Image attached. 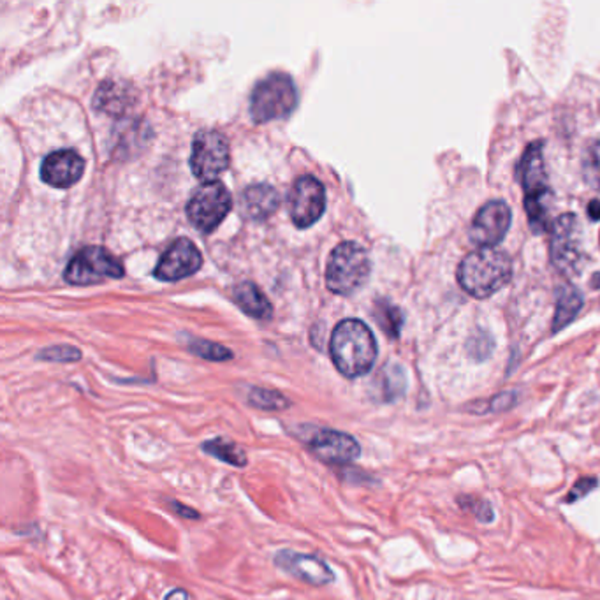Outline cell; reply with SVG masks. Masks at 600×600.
I'll list each match as a JSON object with an SVG mask.
<instances>
[{
  "mask_svg": "<svg viewBox=\"0 0 600 600\" xmlns=\"http://www.w3.org/2000/svg\"><path fill=\"white\" fill-rule=\"evenodd\" d=\"M329 354L336 370L347 379L367 376L377 359L372 329L359 319H345L333 329Z\"/></svg>",
  "mask_w": 600,
  "mask_h": 600,
  "instance_id": "1",
  "label": "cell"
},
{
  "mask_svg": "<svg viewBox=\"0 0 600 600\" xmlns=\"http://www.w3.org/2000/svg\"><path fill=\"white\" fill-rule=\"evenodd\" d=\"M456 276L465 292L485 300L509 283L512 263L503 250L483 247L463 258Z\"/></svg>",
  "mask_w": 600,
  "mask_h": 600,
  "instance_id": "2",
  "label": "cell"
},
{
  "mask_svg": "<svg viewBox=\"0 0 600 600\" xmlns=\"http://www.w3.org/2000/svg\"><path fill=\"white\" fill-rule=\"evenodd\" d=\"M518 178L525 192V210L530 229L541 234L549 227L551 189L545 163V145L534 141L527 147L518 164Z\"/></svg>",
  "mask_w": 600,
  "mask_h": 600,
  "instance_id": "3",
  "label": "cell"
},
{
  "mask_svg": "<svg viewBox=\"0 0 600 600\" xmlns=\"http://www.w3.org/2000/svg\"><path fill=\"white\" fill-rule=\"evenodd\" d=\"M372 272L368 252L356 241H343L333 249L326 266L327 289L340 296L359 291Z\"/></svg>",
  "mask_w": 600,
  "mask_h": 600,
  "instance_id": "4",
  "label": "cell"
},
{
  "mask_svg": "<svg viewBox=\"0 0 600 600\" xmlns=\"http://www.w3.org/2000/svg\"><path fill=\"white\" fill-rule=\"evenodd\" d=\"M298 105L294 81L285 72H272L261 80L250 96V116L256 123H266L289 116Z\"/></svg>",
  "mask_w": 600,
  "mask_h": 600,
  "instance_id": "5",
  "label": "cell"
},
{
  "mask_svg": "<svg viewBox=\"0 0 600 600\" xmlns=\"http://www.w3.org/2000/svg\"><path fill=\"white\" fill-rule=\"evenodd\" d=\"M549 231V258L554 270L567 278L578 275L585 254L579 218L565 214L553 222Z\"/></svg>",
  "mask_w": 600,
  "mask_h": 600,
  "instance_id": "6",
  "label": "cell"
},
{
  "mask_svg": "<svg viewBox=\"0 0 600 600\" xmlns=\"http://www.w3.org/2000/svg\"><path fill=\"white\" fill-rule=\"evenodd\" d=\"M122 263L105 247H85L67 265L63 278L72 285H94L108 278H122Z\"/></svg>",
  "mask_w": 600,
  "mask_h": 600,
  "instance_id": "7",
  "label": "cell"
},
{
  "mask_svg": "<svg viewBox=\"0 0 600 600\" xmlns=\"http://www.w3.org/2000/svg\"><path fill=\"white\" fill-rule=\"evenodd\" d=\"M232 208L231 192L224 183H203L187 203V217L201 232L215 231Z\"/></svg>",
  "mask_w": 600,
  "mask_h": 600,
  "instance_id": "8",
  "label": "cell"
},
{
  "mask_svg": "<svg viewBox=\"0 0 600 600\" xmlns=\"http://www.w3.org/2000/svg\"><path fill=\"white\" fill-rule=\"evenodd\" d=\"M229 141L218 131H201L196 134L190 152V169L203 183H214L229 167Z\"/></svg>",
  "mask_w": 600,
  "mask_h": 600,
  "instance_id": "9",
  "label": "cell"
},
{
  "mask_svg": "<svg viewBox=\"0 0 600 600\" xmlns=\"http://www.w3.org/2000/svg\"><path fill=\"white\" fill-rule=\"evenodd\" d=\"M301 440L319 461L333 467L351 465L361 454V445L354 436L333 428H310Z\"/></svg>",
  "mask_w": 600,
  "mask_h": 600,
  "instance_id": "10",
  "label": "cell"
},
{
  "mask_svg": "<svg viewBox=\"0 0 600 600\" xmlns=\"http://www.w3.org/2000/svg\"><path fill=\"white\" fill-rule=\"evenodd\" d=\"M287 208L296 227L307 229L314 225L326 210L325 185L312 174L300 176L291 187Z\"/></svg>",
  "mask_w": 600,
  "mask_h": 600,
  "instance_id": "11",
  "label": "cell"
},
{
  "mask_svg": "<svg viewBox=\"0 0 600 600\" xmlns=\"http://www.w3.org/2000/svg\"><path fill=\"white\" fill-rule=\"evenodd\" d=\"M273 563L291 578L310 587H326L334 581V572L331 567L323 558L312 553L282 549L276 551Z\"/></svg>",
  "mask_w": 600,
  "mask_h": 600,
  "instance_id": "12",
  "label": "cell"
},
{
  "mask_svg": "<svg viewBox=\"0 0 600 600\" xmlns=\"http://www.w3.org/2000/svg\"><path fill=\"white\" fill-rule=\"evenodd\" d=\"M203 266L199 249L187 238H178L171 243L156 266L154 275L163 282H176L187 278Z\"/></svg>",
  "mask_w": 600,
  "mask_h": 600,
  "instance_id": "13",
  "label": "cell"
},
{
  "mask_svg": "<svg viewBox=\"0 0 600 600\" xmlns=\"http://www.w3.org/2000/svg\"><path fill=\"white\" fill-rule=\"evenodd\" d=\"M511 208L503 201L486 203L472 220L470 240L479 247H494L511 227Z\"/></svg>",
  "mask_w": 600,
  "mask_h": 600,
  "instance_id": "14",
  "label": "cell"
},
{
  "mask_svg": "<svg viewBox=\"0 0 600 600\" xmlns=\"http://www.w3.org/2000/svg\"><path fill=\"white\" fill-rule=\"evenodd\" d=\"M85 173V161L76 150H56L41 164V180L55 189H69Z\"/></svg>",
  "mask_w": 600,
  "mask_h": 600,
  "instance_id": "15",
  "label": "cell"
},
{
  "mask_svg": "<svg viewBox=\"0 0 600 600\" xmlns=\"http://www.w3.org/2000/svg\"><path fill=\"white\" fill-rule=\"evenodd\" d=\"M280 205V196L268 183L250 185L241 194V212L250 220L272 217Z\"/></svg>",
  "mask_w": 600,
  "mask_h": 600,
  "instance_id": "16",
  "label": "cell"
},
{
  "mask_svg": "<svg viewBox=\"0 0 600 600\" xmlns=\"http://www.w3.org/2000/svg\"><path fill=\"white\" fill-rule=\"evenodd\" d=\"M134 97L131 96V89L123 83L105 81L94 97V108L106 114H123L127 109L132 108Z\"/></svg>",
  "mask_w": 600,
  "mask_h": 600,
  "instance_id": "17",
  "label": "cell"
},
{
  "mask_svg": "<svg viewBox=\"0 0 600 600\" xmlns=\"http://www.w3.org/2000/svg\"><path fill=\"white\" fill-rule=\"evenodd\" d=\"M234 301L236 305L250 317L266 321L272 317V303L265 296V292L252 282H243L234 287Z\"/></svg>",
  "mask_w": 600,
  "mask_h": 600,
  "instance_id": "18",
  "label": "cell"
},
{
  "mask_svg": "<svg viewBox=\"0 0 600 600\" xmlns=\"http://www.w3.org/2000/svg\"><path fill=\"white\" fill-rule=\"evenodd\" d=\"M583 307V294L572 283H563L556 289V312L553 317V331L569 326Z\"/></svg>",
  "mask_w": 600,
  "mask_h": 600,
  "instance_id": "19",
  "label": "cell"
},
{
  "mask_svg": "<svg viewBox=\"0 0 600 600\" xmlns=\"http://www.w3.org/2000/svg\"><path fill=\"white\" fill-rule=\"evenodd\" d=\"M201 451L210 454L212 458H215L218 461L227 463V465L236 467V469H243L249 463L245 449L238 442H234L227 436H215V438L205 440L201 444Z\"/></svg>",
  "mask_w": 600,
  "mask_h": 600,
  "instance_id": "20",
  "label": "cell"
},
{
  "mask_svg": "<svg viewBox=\"0 0 600 600\" xmlns=\"http://www.w3.org/2000/svg\"><path fill=\"white\" fill-rule=\"evenodd\" d=\"M247 401L250 407L265 412H282L287 410L292 401L275 389H265V387H250L247 394Z\"/></svg>",
  "mask_w": 600,
  "mask_h": 600,
  "instance_id": "21",
  "label": "cell"
},
{
  "mask_svg": "<svg viewBox=\"0 0 600 600\" xmlns=\"http://www.w3.org/2000/svg\"><path fill=\"white\" fill-rule=\"evenodd\" d=\"M379 384H381V398L384 401H394L396 398L403 396L405 387H407L403 368L400 365H385V368L379 376Z\"/></svg>",
  "mask_w": 600,
  "mask_h": 600,
  "instance_id": "22",
  "label": "cell"
},
{
  "mask_svg": "<svg viewBox=\"0 0 600 600\" xmlns=\"http://www.w3.org/2000/svg\"><path fill=\"white\" fill-rule=\"evenodd\" d=\"M374 316L385 334H389L391 338H398L401 326H403V316L398 307H394L393 303L385 300H377Z\"/></svg>",
  "mask_w": 600,
  "mask_h": 600,
  "instance_id": "23",
  "label": "cell"
},
{
  "mask_svg": "<svg viewBox=\"0 0 600 600\" xmlns=\"http://www.w3.org/2000/svg\"><path fill=\"white\" fill-rule=\"evenodd\" d=\"M518 394L514 391H503L494 394L490 400H481L476 403H470L467 407L469 412L476 416H485V414H496V412H505L516 405Z\"/></svg>",
  "mask_w": 600,
  "mask_h": 600,
  "instance_id": "24",
  "label": "cell"
},
{
  "mask_svg": "<svg viewBox=\"0 0 600 600\" xmlns=\"http://www.w3.org/2000/svg\"><path fill=\"white\" fill-rule=\"evenodd\" d=\"M583 178L585 182L600 190V141H594L588 145L583 156Z\"/></svg>",
  "mask_w": 600,
  "mask_h": 600,
  "instance_id": "25",
  "label": "cell"
},
{
  "mask_svg": "<svg viewBox=\"0 0 600 600\" xmlns=\"http://www.w3.org/2000/svg\"><path fill=\"white\" fill-rule=\"evenodd\" d=\"M189 349L192 354L208 361H227L232 358V352L227 347H222L208 340H192Z\"/></svg>",
  "mask_w": 600,
  "mask_h": 600,
  "instance_id": "26",
  "label": "cell"
},
{
  "mask_svg": "<svg viewBox=\"0 0 600 600\" xmlns=\"http://www.w3.org/2000/svg\"><path fill=\"white\" fill-rule=\"evenodd\" d=\"M38 358L45 359V361L72 363V361H80L81 359V352L76 347H71V345H54V347L43 349L38 354Z\"/></svg>",
  "mask_w": 600,
  "mask_h": 600,
  "instance_id": "27",
  "label": "cell"
},
{
  "mask_svg": "<svg viewBox=\"0 0 600 600\" xmlns=\"http://www.w3.org/2000/svg\"><path fill=\"white\" fill-rule=\"evenodd\" d=\"M460 503L463 505V509H470L472 514L483 521V523H491L494 518V511L488 500H481V498H472V496H461Z\"/></svg>",
  "mask_w": 600,
  "mask_h": 600,
  "instance_id": "28",
  "label": "cell"
},
{
  "mask_svg": "<svg viewBox=\"0 0 600 600\" xmlns=\"http://www.w3.org/2000/svg\"><path fill=\"white\" fill-rule=\"evenodd\" d=\"M599 486V479L594 477V476H587V477H581L579 481L574 483V486L569 491V494L565 496V502L567 503H574L578 500H581L583 496L590 494L592 491L596 490Z\"/></svg>",
  "mask_w": 600,
  "mask_h": 600,
  "instance_id": "29",
  "label": "cell"
},
{
  "mask_svg": "<svg viewBox=\"0 0 600 600\" xmlns=\"http://www.w3.org/2000/svg\"><path fill=\"white\" fill-rule=\"evenodd\" d=\"M167 507H169L174 514H178L180 518H185V520H199V518H201V514H199L196 509H192V507H189V505H183V503H180V502L174 500V498H167Z\"/></svg>",
  "mask_w": 600,
  "mask_h": 600,
  "instance_id": "30",
  "label": "cell"
},
{
  "mask_svg": "<svg viewBox=\"0 0 600 600\" xmlns=\"http://www.w3.org/2000/svg\"><path fill=\"white\" fill-rule=\"evenodd\" d=\"M470 354L476 358V359H485L488 354L491 352V340L486 338V336H481V338H472L470 340Z\"/></svg>",
  "mask_w": 600,
  "mask_h": 600,
  "instance_id": "31",
  "label": "cell"
},
{
  "mask_svg": "<svg viewBox=\"0 0 600 600\" xmlns=\"http://www.w3.org/2000/svg\"><path fill=\"white\" fill-rule=\"evenodd\" d=\"M189 599H190L189 592H185V590H182V588H176V590L169 592V594L165 596V599L164 600H189Z\"/></svg>",
  "mask_w": 600,
  "mask_h": 600,
  "instance_id": "32",
  "label": "cell"
},
{
  "mask_svg": "<svg viewBox=\"0 0 600 600\" xmlns=\"http://www.w3.org/2000/svg\"><path fill=\"white\" fill-rule=\"evenodd\" d=\"M588 215L592 220H599L600 218V199H594L588 205Z\"/></svg>",
  "mask_w": 600,
  "mask_h": 600,
  "instance_id": "33",
  "label": "cell"
}]
</instances>
